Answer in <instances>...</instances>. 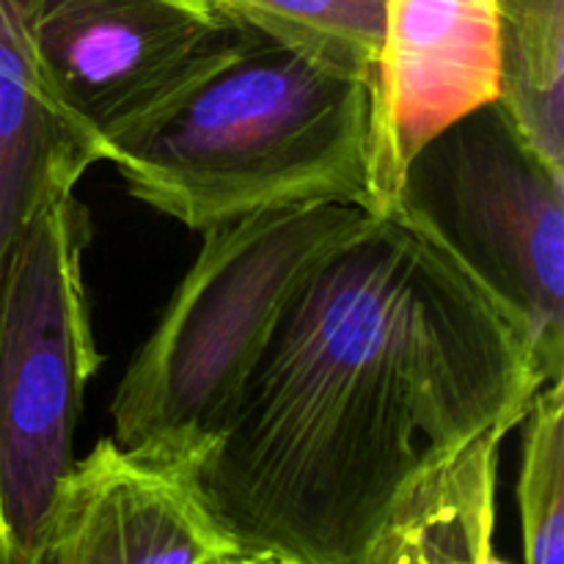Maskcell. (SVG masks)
Returning <instances> with one entry per match:
<instances>
[{
  "instance_id": "obj_3",
  "label": "cell",
  "mask_w": 564,
  "mask_h": 564,
  "mask_svg": "<svg viewBox=\"0 0 564 564\" xmlns=\"http://www.w3.org/2000/svg\"><path fill=\"white\" fill-rule=\"evenodd\" d=\"M367 215L297 204L202 231L196 262L116 386V444L202 466L290 297Z\"/></svg>"
},
{
  "instance_id": "obj_1",
  "label": "cell",
  "mask_w": 564,
  "mask_h": 564,
  "mask_svg": "<svg viewBox=\"0 0 564 564\" xmlns=\"http://www.w3.org/2000/svg\"><path fill=\"white\" fill-rule=\"evenodd\" d=\"M543 386L529 330L400 213L306 273L198 466L242 551L361 564L413 482Z\"/></svg>"
},
{
  "instance_id": "obj_13",
  "label": "cell",
  "mask_w": 564,
  "mask_h": 564,
  "mask_svg": "<svg viewBox=\"0 0 564 564\" xmlns=\"http://www.w3.org/2000/svg\"><path fill=\"white\" fill-rule=\"evenodd\" d=\"M518 512L523 564H564V383L543 386L523 413Z\"/></svg>"
},
{
  "instance_id": "obj_2",
  "label": "cell",
  "mask_w": 564,
  "mask_h": 564,
  "mask_svg": "<svg viewBox=\"0 0 564 564\" xmlns=\"http://www.w3.org/2000/svg\"><path fill=\"white\" fill-rule=\"evenodd\" d=\"M108 163L132 198L193 231L297 204L369 213V83L246 31Z\"/></svg>"
},
{
  "instance_id": "obj_5",
  "label": "cell",
  "mask_w": 564,
  "mask_h": 564,
  "mask_svg": "<svg viewBox=\"0 0 564 564\" xmlns=\"http://www.w3.org/2000/svg\"><path fill=\"white\" fill-rule=\"evenodd\" d=\"M391 213L521 319L545 383L562 380L564 174L499 102L463 116L408 163Z\"/></svg>"
},
{
  "instance_id": "obj_4",
  "label": "cell",
  "mask_w": 564,
  "mask_h": 564,
  "mask_svg": "<svg viewBox=\"0 0 564 564\" xmlns=\"http://www.w3.org/2000/svg\"><path fill=\"white\" fill-rule=\"evenodd\" d=\"M91 220L75 193L39 213L0 273V564H22L61 479L102 356L88 306Z\"/></svg>"
},
{
  "instance_id": "obj_11",
  "label": "cell",
  "mask_w": 564,
  "mask_h": 564,
  "mask_svg": "<svg viewBox=\"0 0 564 564\" xmlns=\"http://www.w3.org/2000/svg\"><path fill=\"white\" fill-rule=\"evenodd\" d=\"M499 105L529 147L564 174V0H496Z\"/></svg>"
},
{
  "instance_id": "obj_7",
  "label": "cell",
  "mask_w": 564,
  "mask_h": 564,
  "mask_svg": "<svg viewBox=\"0 0 564 564\" xmlns=\"http://www.w3.org/2000/svg\"><path fill=\"white\" fill-rule=\"evenodd\" d=\"M499 91L496 0H386L369 83V215H389L408 163Z\"/></svg>"
},
{
  "instance_id": "obj_8",
  "label": "cell",
  "mask_w": 564,
  "mask_h": 564,
  "mask_svg": "<svg viewBox=\"0 0 564 564\" xmlns=\"http://www.w3.org/2000/svg\"><path fill=\"white\" fill-rule=\"evenodd\" d=\"M240 551L198 488V463L99 438L55 490L22 564H209Z\"/></svg>"
},
{
  "instance_id": "obj_12",
  "label": "cell",
  "mask_w": 564,
  "mask_h": 564,
  "mask_svg": "<svg viewBox=\"0 0 564 564\" xmlns=\"http://www.w3.org/2000/svg\"><path fill=\"white\" fill-rule=\"evenodd\" d=\"M235 25L372 83L386 0H209Z\"/></svg>"
},
{
  "instance_id": "obj_14",
  "label": "cell",
  "mask_w": 564,
  "mask_h": 564,
  "mask_svg": "<svg viewBox=\"0 0 564 564\" xmlns=\"http://www.w3.org/2000/svg\"><path fill=\"white\" fill-rule=\"evenodd\" d=\"M209 564H297L286 556L273 554V551H231V554L220 556V560L209 562Z\"/></svg>"
},
{
  "instance_id": "obj_6",
  "label": "cell",
  "mask_w": 564,
  "mask_h": 564,
  "mask_svg": "<svg viewBox=\"0 0 564 564\" xmlns=\"http://www.w3.org/2000/svg\"><path fill=\"white\" fill-rule=\"evenodd\" d=\"M242 36L209 0H42L36 17L50 83L108 160L229 61Z\"/></svg>"
},
{
  "instance_id": "obj_10",
  "label": "cell",
  "mask_w": 564,
  "mask_h": 564,
  "mask_svg": "<svg viewBox=\"0 0 564 564\" xmlns=\"http://www.w3.org/2000/svg\"><path fill=\"white\" fill-rule=\"evenodd\" d=\"M499 427L405 490L361 564H501L496 560Z\"/></svg>"
},
{
  "instance_id": "obj_9",
  "label": "cell",
  "mask_w": 564,
  "mask_h": 564,
  "mask_svg": "<svg viewBox=\"0 0 564 564\" xmlns=\"http://www.w3.org/2000/svg\"><path fill=\"white\" fill-rule=\"evenodd\" d=\"M42 0H0V273L50 202L108 160L61 102L36 44Z\"/></svg>"
}]
</instances>
